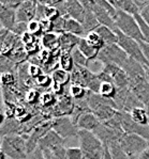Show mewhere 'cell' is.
Returning <instances> with one entry per match:
<instances>
[{
    "mask_svg": "<svg viewBox=\"0 0 149 159\" xmlns=\"http://www.w3.org/2000/svg\"><path fill=\"white\" fill-rule=\"evenodd\" d=\"M83 6L85 7L86 9V13H85V17H84V20H83L82 25H83V28H84L85 32H86V35L88 33L92 32V31H96V29L98 27H100V23L98 21L96 15L94 14L92 10L90 9V7L88 6L87 1H82Z\"/></svg>",
    "mask_w": 149,
    "mask_h": 159,
    "instance_id": "e0dca14e",
    "label": "cell"
},
{
    "mask_svg": "<svg viewBox=\"0 0 149 159\" xmlns=\"http://www.w3.org/2000/svg\"><path fill=\"white\" fill-rule=\"evenodd\" d=\"M145 109L146 111H147V116H148V126H149V102L145 105Z\"/></svg>",
    "mask_w": 149,
    "mask_h": 159,
    "instance_id": "9f6ffc18",
    "label": "cell"
},
{
    "mask_svg": "<svg viewBox=\"0 0 149 159\" xmlns=\"http://www.w3.org/2000/svg\"><path fill=\"white\" fill-rule=\"evenodd\" d=\"M71 55H72L73 61H74V64L76 66H80V67H88V63H89V60L80 52V50L77 47H75L74 49L71 51Z\"/></svg>",
    "mask_w": 149,
    "mask_h": 159,
    "instance_id": "1f68e13d",
    "label": "cell"
},
{
    "mask_svg": "<svg viewBox=\"0 0 149 159\" xmlns=\"http://www.w3.org/2000/svg\"><path fill=\"white\" fill-rule=\"evenodd\" d=\"M144 70H145V77H146V80L149 84V66H144Z\"/></svg>",
    "mask_w": 149,
    "mask_h": 159,
    "instance_id": "f5cc1de1",
    "label": "cell"
},
{
    "mask_svg": "<svg viewBox=\"0 0 149 159\" xmlns=\"http://www.w3.org/2000/svg\"><path fill=\"white\" fill-rule=\"evenodd\" d=\"M75 64L71 52H62L61 51L59 56V68H61V70H65L68 73H72Z\"/></svg>",
    "mask_w": 149,
    "mask_h": 159,
    "instance_id": "4316f807",
    "label": "cell"
},
{
    "mask_svg": "<svg viewBox=\"0 0 149 159\" xmlns=\"http://www.w3.org/2000/svg\"><path fill=\"white\" fill-rule=\"evenodd\" d=\"M52 130L59 134L61 138L65 139L77 137L79 129L77 128L70 116H56L52 120Z\"/></svg>",
    "mask_w": 149,
    "mask_h": 159,
    "instance_id": "52a82bcc",
    "label": "cell"
},
{
    "mask_svg": "<svg viewBox=\"0 0 149 159\" xmlns=\"http://www.w3.org/2000/svg\"><path fill=\"white\" fill-rule=\"evenodd\" d=\"M96 32L99 34L100 38L103 40L105 45H113L118 43V38L114 30L107 28L105 26H100L96 29Z\"/></svg>",
    "mask_w": 149,
    "mask_h": 159,
    "instance_id": "603a6c76",
    "label": "cell"
},
{
    "mask_svg": "<svg viewBox=\"0 0 149 159\" xmlns=\"http://www.w3.org/2000/svg\"><path fill=\"white\" fill-rule=\"evenodd\" d=\"M28 72H29L30 77L33 78V79H36V78H38L39 76L44 74V70L42 67L39 66V65H33V64H29Z\"/></svg>",
    "mask_w": 149,
    "mask_h": 159,
    "instance_id": "b9f144b4",
    "label": "cell"
},
{
    "mask_svg": "<svg viewBox=\"0 0 149 159\" xmlns=\"http://www.w3.org/2000/svg\"><path fill=\"white\" fill-rule=\"evenodd\" d=\"M140 15H141L142 18L144 19V21H145V23L149 26V6L146 7L144 10H142V11L140 12Z\"/></svg>",
    "mask_w": 149,
    "mask_h": 159,
    "instance_id": "681fc988",
    "label": "cell"
},
{
    "mask_svg": "<svg viewBox=\"0 0 149 159\" xmlns=\"http://www.w3.org/2000/svg\"><path fill=\"white\" fill-rule=\"evenodd\" d=\"M17 67L18 65L12 62L8 57H6V56L0 57V76L3 74H8V73H13L14 74V72H17Z\"/></svg>",
    "mask_w": 149,
    "mask_h": 159,
    "instance_id": "f1b7e54d",
    "label": "cell"
},
{
    "mask_svg": "<svg viewBox=\"0 0 149 159\" xmlns=\"http://www.w3.org/2000/svg\"><path fill=\"white\" fill-rule=\"evenodd\" d=\"M117 91H118V88L113 82H102L99 94L101 96L105 97V98L115 99L117 95Z\"/></svg>",
    "mask_w": 149,
    "mask_h": 159,
    "instance_id": "83f0119b",
    "label": "cell"
},
{
    "mask_svg": "<svg viewBox=\"0 0 149 159\" xmlns=\"http://www.w3.org/2000/svg\"><path fill=\"white\" fill-rule=\"evenodd\" d=\"M116 28L121 31L123 34L131 39H134L137 42H144L143 34H142L141 28L137 24L135 16L127 14L123 11L117 10V16L115 18Z\"/></svg>",
    "mask_w": 149,
    "mask_h": 159,
    "instance_id": "3957f363",
    "label": "cell"
},
{
    "mask_svg": "<svg viewBox=\"0 0 149 159\" xmlns=\"http://www.w3.org/2000/svg\"><path fill=\"white\" fill-rule=\"evenodd\" d=\"M6 57H8L10 60L15 63L16 65H21L28 61L29 55L27 53L25 46H24V44L21 40V42L15 46V48H14L8 56H6Z\"/></svg>",
    "mask_w": 149,
    "mask_h": 159,
    "instance_id": "ffe728a7",
    "label": "cell"
},
{
    "mask_svg": "<svg viewBox=\"0 0 149 159\" xmlns=\"http://www.w3.org/2000/svg\"><path fill=\"white\" fill-rule=\"evenodd\" d=\"M0 23L3 28L11 31L16 24V10L8 8L0 1Z\"/></svg>",
    "mask_w": 149,
    "mask_h": 159,
    "instance_id": "2e32d148",
    "label": "cell"
},
{
    "mask_svg": "<svg viewBox=\"0 0 149 159\" xmlns=\"http://www.w3.org/2000/svg\"><path fill=\"white\" fill-rule=\"evenodd\" d=\"M119 117H120V124L124 134H136L142 138L146 139L149 142V126H142L136 124L131 119L130 113L119 111Z\"/></svg>",
    "mask_w": 149,
    "mask_h": 159,
    "instance_id": "ba28073f",
    "label": "cell"
},
{
    "mask_svg": "<svg viewBox=\"0 0 149 159\" xmlns=\"http://www.w3.org/2000/svg\"><path fill=\"white\" fill-rule=\"evenodd\" d=\"M129 89L144 106L149 102V84L145 76L129 80Z\"/></svg>",
    "mask_w": 149,
    "mask_h": 159,
    "instance_id": "30bf717a",
    "label": "cell"
},
{
    "mask_svg": "<svg viewBox=\"0 0 149 159\" xmlns=\"http://www.w3.org/2000/svg\"><path fill=\"white\" fill-rule=\"evenodd\" d=\"M138 159H149V146L141 154Z\"/></svg>",
    "mask_w": 149,
    "mask_h": 159,
    "instance_id": "816d5d0a",
    "label": "cell"
},
{
    "mask_svg": "<svg viewBox=\"0 0 149 159\" xmlns=\"http://www.w3.org/2000/svg\"><path fill=\"white\" fill-rule=\"evenodd\" d=\"M38 7V1L27 0L22 1L21 6L16 9V23H26L33 20L36 17V11Z\"/></svg>",
    "mask_w": 149,
    "mask_h": 159,
    "instance_id": "8fae6325",
    "label": "cell"
},
{
    "mask_svg": "<svg viewBox=\"0 0 149 159\" xmlns=\"http://www.w3.org/2000/svg\"><path fill=\"white\" fill-rule=\"evenodd\" d=\"M115 32H116L117 38H118V43H117V45L129 56V58L137 61L138 63H141L144 66H149V63L147 62L143 51H142L140 42L135 41L134 39H131V38H129V36H127L126 34H123L117 28H116V30H115Z\"/></svg>",
    "mask_w": 149,
    "mask_h": 159,
    "instance_id": "277c9868",
    "label": "cell"
},
{
    "mask_svg": "<svg viewBox=\"0 0 149 159\" xmlns=\"http://www.w3.org/2000/svg\"><path fill=\"white\" fill-rule=\"evenodd\" d=\"M16 81H17V75L15 76L13 73H8V74L0 76V82H1L2 87H10L15 84Z\"/></svg>",
    "mask_w": 149,
    "mask_h": 159,
    "instance_id": "f35d334b",
    "label": "cell"
},
{
    "mask_svg": "<svg viewBox=\"0 0 149 159\" xmlns=\"http://www.w3.org/2000/svg\"><path fill=\"white\" fill-rule=\"evenodd\" d=\"M4 114H3V112L0 110V125H2V124L4 123Z\"/></svg>",
    "mask_w": 149,
    "mask_h": 159,
    "instance_id": "db71d44e",
    "label": "cell"
},
{
    "mask_svg": "<svg viewBox=\"0 0 149 159\" xmlns=\"http://www.w3.org/2000/svg\"><path fill=\"white\" fill-rule=\"evenodd\" d=\"M101 122L92 112H85L76 121V126L79 130H87L94 133L100 126Z\"/></svg>",
    "mask_w": 149,
    "mask_h": 159,
    "instance_id": "5bb4252c",
    "label": "cell"
},
{
    "mask_svg": "<svg viewBox=\"0 0 149 159\" xmlns=\"http://www.w3.org/2000/svg\"><path fill=\"white\" fill-rule=\"evenodd\" d=\"M77 138L79 148L86 159H102L104 155V143L91 131L79 130Z\"/></svg>",
    "mask_w": 149,
    "mask_h": 159,
    "instance_id": "7a4b0ae2",
    "label": "cell"
},
{
    "mask_svg": "<svg viewBox=\"0 0 149 159\" xmlns=\"http://www.w3.org/2000/svg\"><path fill=\"white\" fill-rule=\"evenodd\" d=\"M130 116L138 125L148 126V116H147V111L145 109V106L134 108L130 112Z\"/></svg>",
    "mask_w": 149,
    "mask_h": 159,
    "instance_id": "d4e9b609",
    "label": "cell"
},
{
    "mask_svg": "<svg viewBox=\"0 0 149 159\" xmlns=\"http://www.w3.org/2000/svg\"><path fill=\"white\" fill-rule=\"evenodd\" d=\"M0 159H6V155L3 154V151H2L1 148V143H0Z\"/></svg>",
    "mask_w": 149,
    "mask_h": 159,
    "instance_id": "11a10c76",
    "label": "cell"
},
{
    "mask_svg": "<svg viewBox=\"0 0 149 159\" xmlns=\"http://www.w3.org/2000/svg\"><path fill=\"white\" fill-rule=\"evenodd\" d=\"M11 31L17 36H23L26 32H28V24L26 23H16L11 29Z\"/></svg>",
    "mask_w": 149,
    "mask_h": 159,
    "instance_id": "60d3db41",
    "label": "cell"
},
{
    "mask_svg": "<svg viewBox=\"0 0 149 159\" xmlns=\"http://www.w3.org/2000/svg\"><path fill=\"white\" fill-rule=\"evenodd\" d=\"M0 28H2V25H1V23H0Z\"/></svg>",
    "mask_w": 149,
    "mask_h": 159,
    "instance_id": "6f0895ef",
    "label": "cell"
},
{
    "mask_svg": "<svg viewBox=\"0 0 149 159\" xmlns=\"http://www.w3.org/2000/svg\"><path fill=\"white\" fill-rule=\"evenodd\" d=\"M9 33H10V30H8V29L3 28V27H2V28H0V50H1V48H2V46H3L4 42H6Z\"/></svg>",
    "mask_w": 149,
    "mask_h": 159,
    "instance_id": "7dc6e473",
    "label": "cell"
},
{
    "mask_svg": "<svg viewBox=\"0 0 149 159\" xmlns=\"http://www.w3.org/2000/svg\"><path fill=\"white\" fill-rule=\"evenodd\" d=\"M135 18H136V20H137L138 26H140V28H141L142 34H143V38H144V42L149 44V26L144 21V19L142 18L140 14L135 15Z\"/></svg>",
    "mask_w": 149,
    "mask_h": 159,
    "instance_id": "d590c367",
    "label": "cell"
},
{
    "mask_svg": "<svg viewBox=\"0 0 149 159\" xmlns=\"http://www.w3.org/2000/svg\"><path fill=\"white\" fill-rule=\"evenodd\" d=\"M90 91H88L87 89L80 87V85L77 84H71L70 87V96L72 98H74L75 101H82V99H85L86 97H88L87 93H89Z\"/></svg>",
    "mask_w": 149,
    "mask_h": 159,
    "instance_id": "4dcf8cb0",
    "label": "cell"
},
{
    "mask_svg": "<svg viewBox=\"0 0 149 159\" xmlns=\"http://www.w3.org/2000/svg\"><path fill=\"white\" fill-rule=\"evenodd\" d=\"M65 142V139L61 138L58 134L54 130H50L39 142V148L43 152L52 151L58 146H63Z\"/></svg>",
    "mask_w": 149,
    "mask_h": 159,
    "instance_id": "4fadbf2b",
    "label": "cell"
},
{
    "mask_svg": "<svg viewBox=\"0 0 149 159\" xmlns=\"http://www.w3.org/2000/svg\"><path fill=\"white\" fill-rule=\"evenodd\" d=\"M80 38L71 33H61L59 35V49L62 52H71L79 45Z\"/></svg>",
    "mask_w": 149,
    "mask_h": 159,
    "instance_id": "ac0fdd59",
    "label": "cell"
},
{
    "mask_svg": "<svg viewBox=\"0 0 149 159\" xmlns=\"http://www.w3.org/2000/svg\"><path fill=\"white\" fill-rule=\"evenodd\" d=\"M39 39H40V38H36V36L32 35V34L29 33V32H26L23 36H21V40H22V42H23L24 46L29 45V44L35 43L36 41H38V40H39Z\"/></svg>",
    "mask_w": 149,
    "mask_h": 159,
    "instance_id": "f6af8a7d",
    "label": "cell"
},
{
    "mask_svg": "<svg viewBox=\"0 0 149 159\" xmlns=\"http://www.w3.org/2000/svg\"><path fill=\"white\" fill-rule=\"evenodd\" d=\"M85 39H86L87 42L89 43L92 47H94L99 51H101L106 46L105 43L103 42V40L100 38V35L96 32V31H92V32L88 33L87 35L85 36Z\"/></svg>",
    "mask_w": 149,
    "mask_h": 159,
    "instance_id": "f546056e",
    "label": "cell"
},
{
    "mask_svg": "<svg viewBox=\"0 0 149 159\" xmlns=\"http://www.w3.org/2000/svg\"><path fill=\"white\" fill-rule=\"evenodd\" d=\"M77 48H79L80 50V52H82L89 61L98 60L100 51L96 49L94 47H92V46L87 42V40L85 38H80L79 45H77Z\"/></svg>",
    "mask_w": 149,
    "mask_h": 159,
    "instance_id": "7402d4cb",
    "label": "cell"
},
{
    "mask_svg": "<svg viewBox=\"0 0 149 159\" xmlns=\"http://www.w3.org/2000/svg\"><path fill=\"white\" fill-rule=\"evenodd\" d=\"M68 159H86L80 148H67Z\"/></svg>",
    "mask_w": 149,
    "mask_h": 159,
    "instance_id": "ab89813d",
    "label": "cell"
},
{
    "mask_svg": "<svg viewBox=\"0 0 149 159\" xmlns=\"http://www.w3.org/2000/svg\"><path fill=\"white\" fill-rule=\"evenodd\" d=\"M134 3L136 4V7L140 10V12L142 10H144L146 7L149 6V1H142V0H134Z\"/></svg>",
    "mask_w": 149,
    "mask_h": 159,
    "instance_id": "f907efd6",
    "label": "cell"
},
{
    "mask_svg": "<svg viewBox=\"0 0 149 159\" xmlns=\"http://www.w3.org/2000/svg\"><path fill=\"white\" fill-rule=\"evenodd\" d=\"M35 19L38 21L45 20V6H43V4L40 3L39 1H38V7H36Z\"/></svg>",
    "mask_w": 149,
    "mask_h": 159,
    "instance_id": "ee69618b",
    "label": "cell"
},
{
    "mask_svg": "<svg viewBox=\"0 0 149 159\" xmlns=\"http://www.w3.org/2000/svg\"><path fill=\"white\" fill-rule=\"evenodd\" d=\"M0 57H1V53H0Z\"/></svg>",
    "mask_w": 149,
    "mask_h": 159,
    "instance_id": "680465c9",
    "label": "cell"
},
{
    "mask_svg": "<svg viewBox=\"0 0 149 159\" xmlns=\"http://www.w3.org/2000/svg\"><path fill=\"white\" fill-rule=\"evenodd\" d=\"M128 59L129 56L117 44L106 45L100 51L98 57V60L101 61L103 64H114L119 67H123Z\"/></svg>",
    "mask_w": 149,
    "mask_h": 159,
    "instance_id": "5b68a950",
    "label": "cell"
},
{
    "mask_svg": "<svg viewBox=\"0 0 149 159\" xmlns=\"http://www.w3.org/2000/svg\"><path fill=\"white\" fill-rule=\"evenodd\" d=\"M50 130H52V120H44L38 126L33 128L30 134L27 137V152L28 155L39 146L40 140Z\"/></svg>",
    "mask_w": 149,
    "mask_h": 159,
    "instance_id": "9c48e42d",
    "label": "cell"
},
{
    "mask_svg": "<svg viewBox=\"0 0 149 159\" xmlns=\"http://www.w3.org/2000/svg\"><path fill=\"white\" fill-rule=\"evenodd\" d=\"M120 143L128 157L136 159H138L141 154L149 146V142L146 139L136 134H124Z\"/></svg>",
    "mask_w": 149,
    "mask_h": 159,
    "instance_id": "8992f818",
    "label": "cell"
},
{
    "mask_svg": "<svg viewBox=\"0 0 149 159\" xmlns=\"http://www.w3.org/2000/svg\"><path fill=\"white\" fill-rule=\"evenodd\" d=\"M1 148L9 159H27V137L22 134H8L2 137Z\"/></svg>",
    "mask_w": 149,
    "mask_h": 159,
    "instance_id": "6da1fadb",
    "label": "cell"
},
{
    "mask_svg": "<svg viewBox=\"0 0 149 159\" xmlns=\"http://www.w3.org/2000/svg\"><path fill=\"white\" fill-rule=\"evenodd\" d=\"M41 105L43 107H50L52 105H54L55 102H57V97H55L54 93L47 92V93H43L40 97V101Z\"/></svg>",
    "mask_w": 149,
    "mask_h": 159,
    "instance_id": "e575fe53",
    "label": "cell"
},
{
    "mask_svg": "<svg viewBox=\"0 0 149 159\" xmlns=\"http://www.w3.org/2000/svg\"><path fill=\"white\" fill-rule=\"evenodd\" d=\"M109 2L116 10L123 11L127 14H130V15L133 16L140 14V10L136 7V4L134 3V0H117V1Z\"/></svg>",
    "mask_w": 149,
    "mask_h": 159,
    "instance_id": "44dd1931",
    "label": "cell"
},
{
    "mask_svg": "<svg viewBox=\"0 0 149 159\" xmlns=\"http://www.w3.org/2000/svg\"><path fill=\"white\" fill-rule=\"evenodd\" d=\"M28 32L31 33L32 35L36 36V38H41L43 35L42 32V27H41V23L36 19L29 21L28 23Z\"/></svg>",
    "mask_w": 149,
    "mask_h": 159,
    "instance_id": "d6a6232c",
    "label": "cell"
},
{
    "mask_svg": "<svg viewBox=\"0 0 149 159\" xmlns=\"http://www.w3.org/2000/svg\"><path fill=\"white\" fill-rule=\"evenodd\" d=\"M27 159H46V157H45V155H44L43 151L38 146L32 153L29 154Z\"/></svg>",
    "mask_w": 149,
    "mask_h": 159,
    "instance_id": "bcb514c9",
    "label": "cell"
},
{
    "mask_svg": "<svg viewBox=\"0 0 149 159\" xmlns=\"http://www.w3.org/2000/svg\"><path fill=\"white\" fill-rule=\"evenodd\" d=\"M65 20H67V17L59 16L56 20L53 21V31L57 34L65 33Z\"/></svg>",
    "mask_w": 149,
    "mask_h": 159,
    "instance_id": "8d00e7d4",
    "label": "cell"
},
{
    "mask_svg": "<svg viewBox=\"0 0 149 159\" xmlns=\"http://www.w3.org/2000/svg\"><path fill=\"white\" fill-rule=\"evenodd\" d=\"M88 6L90 7V9L92 10L94 14L96 15L98 21L100 23L101 26H105L107 28L112 29V30H116V24H115V20L112 18V16L109 15L108 13L104 10L103 8L99 6L96 1L91 0V1H87Z\"/></svg>",
    "mask_w": 149,
    "mask_h": 159,
    "instance_id": "7c38bea8",
    "label": "cell"
},
{
    "mask_svg": "<svg viewBox=\"0 0 149 159\" xmlns=\"http://www.w3.org/2000/svg\"><path fill=\"white\" fill-rule=\"evenodd\" d=\"M65 32L71 33L73 35L79 36V38H85L86 36V32H85L82 24L72 18H67V20H65Z\"/></svg>",
    "mask_w": 149,
    "mask_h": 159,
    "instance_id": "cb8c5ba5",
    "label": "cell"
},
{
    "mask_svg": "<svg viewBox=\"0 0 149 159\" xmlns=\"http://www.w3.org/2000/svg\"><path fill=\"white\" fill-rule=\"evenodd\" d=\"M65 10H67V15L69 18L75 19L79 21L80 24L83 23L86 13V9L83 6V3L77 0H67L65 1Z\"/></svg>",
    "mask_w": 149,
    "mask_h": 159,
    "instance_id": "9a60e30c",
    "label": "cell"
},
{
    "mask_svg": "<svg viewBox=\"0 0 149 159\" xmlns=\"http://www.w3.org/2000/svg\"><path fill=\"white\" fill-rule=\"evenodd\" d=\"M59 35L55 32H48L44 33L40 38V43L41 46L43 47V49L48 50V51H57L59 49Z\"/></svg>",
    "mask_w": 149,
    "mask_h": 159,
    "instance_id": "d6986e66",
    "label": "cell"
},
{
    "mask_svg": "<svg viewBox=\"0 0 149 159\" xmlns=\"http://www.w3.org/2000/svg\"><path fill=\"white\" fill-rule=\"evenodd\" d=\"M40 97H41L40 93L36 91V90L30 89L26 94V101L28 102L29 104H33V102H36V99H39V101H40Z\"/></svg>",
    "mask_w": 149,
    "mask_h": 159,
    "instance_id": "7bdbcfd3",
    "label": "cell"
},
{
    "mask_svg": "<svg viewBox=\"0 0 149 159\" xmlns=\"http://www.w3.org/2000/svg\"><path fill=\"white\" fill-rule=\"evenodd\" d=\"M53 82L56 84H59L61 87H65L67 84L71 82V73H68L65 70H61V68H57L52 73Z\"/></svg>",
    "mask_w": 149,
    "mask_h": 159,
    "instance_id": "484cf974",
    "label": "cell"
},
{
    "mask_svg": "<svg viewBox=\"0 0 149 159\" xmlns=\"http://www.w3.org/2000/svg\"><path fill=\"white\" fill-rule=\"evenodd\" d=\"M36 81V84L39 85L41 88H52L53 87V78L50 75L48 74H42L41 76H39L38 78L35 79Z\"/></svg>",
    "mask_w": 149,
    "mask_h": 159,
    "instance_id": "836d02e7",
    "label": "cell"
},
{
    "mask_svg": "<svg viewBox=\"0 0 149 159\" xmlns=\"http://www.w3.org/2000/svg\"><path fill=\"white\" fill-rule=\"evenodd\" d=\"M140 45H141L142 51H143L146 60H147V62L149 63V44L146 42H140Z\"/></svg>",
    "mask_w": 149,
    "mask_h": 159,
    "instance_id": "c3c4849f",
    "label": "cell"
},
{
    "mask_svg": "<svg viewBox=\"0 0 149 159\" xmlns=\"http://www.w3.org/2000/svg\"><path fill=\"white\" fill-rule=\"evenodd\" d=\"M96 2L99 4L100 7H101V8H103L104 10H105L107 13L112 16V18L115 20V18H116V16H117V10L112 6L111 2L106 1V0H96Z\"/></svg>",
    "mask_w": 149,
    "mask_h": 159,
    "instance_id": "74e56055",
    "label": "cell"
}]
</instances>
